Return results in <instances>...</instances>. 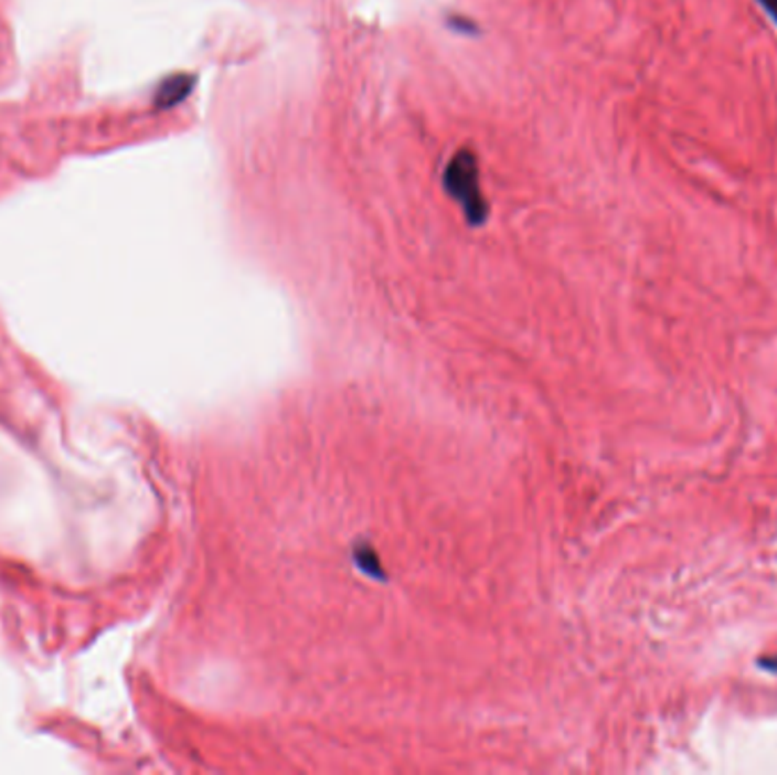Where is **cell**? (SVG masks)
<instances>
[{
	"label": "cell",
	"mask_w": 777,
	"mask_h": 775,
	"mask_svg": "<svg viewBox=\"0 0 777 775\" xmlns=\"http://www.w3.org/2000/svg\"><path fill=\"white\" fill-rule=\"evenodd\" d=\"M444 187L450 193V199L459 203L469 223L478 225L487 219V199L480 187V169L473 158V152L461 150L448 162L444 173Z\"/></svg>",
	"instance_id": "6da1fadb"
},
{
	"label": "cell",
	"mask_w": 777,
	"mask_h": 775,
	"mask_svg": "<svg viewBox=\"0 0 777 775\" xmlns=\"http://www.w3.org/2000/svg\"><path fill=\"white\" fill-rule=\"evenodd\" d=\"M759 6L766 10V14L773 19V23L777 25V0H759Z\"/></svg>",
	"instance_id": "7a4b0ae2"
},
{
	"label": "cell",
	"mask_w": 777,
	"mask_h": 775,
	"mask_svg": "<svg viewBox=\"0 0 777 775\" xmlns=\"http://www.w3.org/2000/svg\"><path fill=\"white\" fill-rule=\"evenodd\" d=\"M759 667L766 669V671H775L777 673V657H773V660H770V657H764V660H759Z\"/></svg>",
	"instance_id": "3957f363"
}]
</instances>
